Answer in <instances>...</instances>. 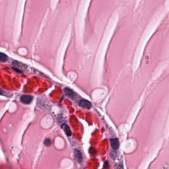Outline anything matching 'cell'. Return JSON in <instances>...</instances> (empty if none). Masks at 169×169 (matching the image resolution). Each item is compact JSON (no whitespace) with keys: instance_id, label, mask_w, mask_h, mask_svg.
Listing matches in <instances>:
<instances>
[{"instance_id":"obj_1","label":"cell","mask_w":169,"mask_h":169,"mask_svg":"<svg viewBox=\"0 0 169 169\" xmlns=\"http://www.w3.org/2000/svg\"><path fill=\"white\" fill-rule=\"evenodd\" d=\"M64 92H65V95L67 97H69V98L73 100H75L77 98V93L69 88H65L64 89Z\"/></svg>"},{"instance_id":"obj_2","label":"cell","mask_w":169,"mask_h":169,"mask_svg":"<svg viewBox=\"0 0 169 169\" xmlns=\"http://www.w3.org/2000/svg\"><path fill=\"white\" fill-rule=\"evenodd\" d=\"M78 105L82 108H84V109H89L91 108L92 106V104L89 101L85 99H82L80 100L78 102Z\"/></svg>"},{"instance_id":"obj_3","label":"cell","mask_w":169,"mask_h":169,"mask_svg":"<svg viewBox=\"0 0 169 169\" xmlns=\"http://www.w3.org/2000/svg\"><path fill=\"white\" fill-rule=\"evenodd\" d=\"M33 99V97L31 95H22L20 98V100L23 104H29L32 102Z\"/></svg>"},{"instance_id":"obj_4","label":"cell","mask_w":169,"mask_h":169,"mask_svg":"<svg viewBox=\"0 0 169 169\" xmlns=\"http://www.w3.org/2000/svg\"><path fill=\"white\" fill-rule=\"evenodd\" d=\"M110 144L114 150H118L120 146V142L118 139L113 138L110 139Z\"/></svg>"},{"instance_id":"obj_5","label":"cell","mask_w":169,"mask_h":169,"mask_svg":"<svg viewBox=\"0 0 169 169\" xmlns=\"http://www.w3.org/2000/svg\"><path fill=\"white\" fill-rule=\"evenodd\" d=\"M74 155L77 161L79 163H82L83 161V156L82 155V152L78 149H75L74 151Z\"/></svg>"},{"instance_id":"obj_6","label":"cell","mask_w":169,"mask_h":169,"mask_svg":"<svg viewBox=\"0 0 169 169\" xmlns=\"http://www.w3.org/2000/svg\"><path fill=\"white\" fill-rule=\"evenodd\" d=\"M61 127L64 130L65 133L67 136H72V132L70 131V128L68 125L66 124H63L61 126Z\"/></svg>"},{"instance_id":"obj_7","label":"cell","mask_w":169,"mask_h":169,"mask_svg":"<svg viewBox=\"0 0 169 169\" xmlns=\"http://www.w3.org/2000/svg\"><path fill=\"white\" fill-rule=\"evenodd\" d=\"M8 60V57L6 54L1 52L0 54V61L1 62H6Z\"/></svg>"},{"instance_id":"obj_8","label":"cell","mask_w":169,"mask_h":169,"mask_svg":"<svg viewBox=\"0 0 169 169\" xmlns=\"http://www.w3.org/2000/svg\"><path fill=\"white\" fill-rule=\"evenodd\" d=\"M44 144L45 146H48V147H49L51 145V141L49 139H45L44 141Z\"/></svg>"},{"instance_id":"obj_9","label":"cell","mask_w":169,"mask_h":169,"mask_svg":"<svg viewBox=\"0 0 169 169\" xmlns=\"http://www.w3.org/2000/svg\"><path fill=\"white\" fill-rule=\"evenodd\" d=\"M13 70H14V71H16V72H17V73H22V72H23L22 71H21V70H20L18 69V68H14V67H13Z\"/></svg>"}]
</instances>
